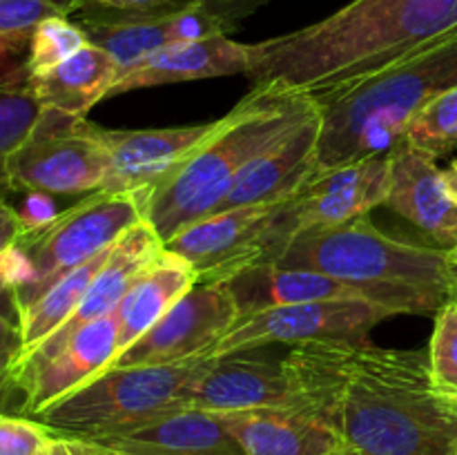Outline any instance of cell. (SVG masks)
Instances as JSON below:
<instances>
[{
    "label": "cell",
    "instance_id": "ba28073f",
    "mask_svg": "<svg viewBox=\"0 0 457 455\" xmlns=\"http://www.w3.org/2000/svg\"><path fill=\"white\" fill-rule=\"evenodd\" d=\"M230 285L241 315L270 306L303 302H370L395 310L397 315H427L437 312L446 294L413 285L361 284L312 270H293L275 263H257L226 281Z\"/></svg>",
    "mask_w": 457,
    "mask_h": 455
},
{
    "label": "cell",
    "instance_id": "d6986e66",
    "mask_svg": "<svg viewBox=\"0 0 457 455\" xmlns=\"http://www.w3.org/2000/svg\"><path fill=\"white\" fill-rule=\"evenodd\" d=\"M317 138L320 112L257 156L239 174L214 212L245 205H277L293 199L317 172Z\"/></svg>",
    "mask_w": 457,
    "mask_h": 455
},
{
    "label": "cell",
    "instance_id": "1f68e13d",
    "mask_svg": "<svg viewBox=\"0 0 457 455\" xmlns=\"http://www.w3.org/2000/svg\"><path fill=\"white\" fill-rule=\"evenodd\" d=\"M192 0H67V16L79 22H119L186 7Z\"/></svg>",
    "mask_w": 457,
    "mask_h": 455
},
{
    "label": "cell",
    "instance_id": "277c9868",
    "mask_svg": "<svg viewBox=\"0 0 457 455\" xmlns=\"http://www.w3.org/2000/svg\"><path fill=\"white\" fill-rule=\"evenodd\" d=\"M312 114L317 105L308 94L270 83L254 85L228 112L223 128L150 190L147 219L161 239L168 241L212 214L239 174Z\"/></svg>",
    "mask_w": 457,
    "mask_h": 455
},
{
    "label": "cell",
    "instance_id": "74e56055",
    "mask_svg": "<svg viewBox=\"0 0 457 455\" xmlns=\"http://www.w3.org/2000/svg\"><path fill=\"white\" fill-rule=\"evenodd\" d=\"M87 455H101V453H98L96 446L92 444V442H87Z\"/></svg>",
    "mask_w": 457,
    "mask_h": 455
},
{
    "label": "cell",
    "instance_id": "e575fe53",
    "mask_svg": "<svg viewBox=\"0 0 457 455\" xmlns=\"http://www.w3.org/2000/svg\"><path fill=\"white\" fill-rule=\"evenodd\" d=\"M21 235L22 226L21 219H18L16 208H12V205L0 196V254H3L4 250L12 248V245H16Z\"/></svg>",
    "mask_w": 457,
    "mask_h": 455
},
{
    "label": "cell",
    "instance_id": "30bf717a",
    "mask_svg": "<svg viewBox=\"0 0 457 455\" xmlns=\"http://www.w3.org/2000/svg\"><path fill=\"white\" fill-rule=\"evenodd\" d=\"M391 187V156H370L355 163L315 172L306 186L279 205L268 236L270 263L293 236L315 228H335L353 219L369 217L384 205Z\"/></svg>",
    "mask_w": 457,
    "mask_h": 455
},
{
    "label": "cell",
    "instance_id": "484cf974",
    "mask_svg": "<svg viewBox=\"0 0 457 455\" xmlns=\"http://www.w3.org/2000/svg\"><path fill=\"white\" fill-rule=\"evenodd\" d=\"M110 250H105V252L89 259L83 266L74 268L71 272L62 275L36 302H31L29 306L16 312L18 333H21V352H18V357L34 351L38 343H43L76 310L80 299L85 297L87 288L92 285L96 272L101 270V266L110 257Z\"/></svg>",
    "mask_w": 457,
    "mask_h": 455
},
{
    "label": "cell",
    "instance_id": "83f0119b",
    "mask_svg": "<svg viewBox=\"0 0 457 455\" xmlns=\"http://www.w3.org/2000/svg\"><path fill=\"white\" fill-rule=\"evenodd\" d=\"M404 143L437 161L457 147V87L440 94L411 120Z\"/></svg>",
    "mask_w": 457,
    "mask_h": 455
},
{
    "label": "cell",
    "instance_id": "e0dca14e",
    "mask_svg": "<svg viewBox=\"0 0 457 455\" xmlns=\"http://www.w3.org/2000/svg\"><path fill=\"white\" fill-rule=\"evenodd\" d=\"M250 352L212 357L192 382L187 409L205 413L250 409L299 410L284 364Z\"/></svg>",
    "mask_w": 457,
    "mask_h": 455
},
{
    "label": "cell",
    "instance_id": "5b68a950",
    "mask_svg": "<svg viewBox=\"0 0 457 455\" xmlns=\"http://www.w3.org/2000/svg\"><path fill=\"white\" fill-rule=\"evenodd\" d=\"M270 263L361 284L413 285L449 299H453L457 285L455 250L393 239L378 230L369 217L302 232Z\"/></svg>",
    "mask_w": 457,
    "mask_h": 455
},
{
    "label": "cell",
    "instance_id": "8d00e7d4",
    "mask_svg": "<svg viewBox=\"0 0 457 455\" xmlns=\"http://www.w3.org/2000/svg\"><path fill=\"white\" fill-rule=\"evenodd\" d=\"M12 294H13V288L12 284L7 281V277L3 275V270H0V312H4V308H12Z\"/></svg>",
    "mask_w": 457,
    "mask_h": 455
},
{
    "label": "cell",
    "instance_id": "52a82bcc",
    "mask_svg": "<svg viewBox=\"0 0 457 455\" xmlns=\"http://www.w3.org/2000/svg\"><path fill=\"white\" fill-rule=\"evenodd\" d=\"M150 187L129 192H89L83 201L58 212L52 223L25 232L16 241L31 263V281L13 290V317L29 306L52 284L89 259L110 250L125 232L147 219Z\"/></svg>",
    "mask_w": 457,
    "mask_h": 455
},
{
    "label": "cell",
    "instance_id": "4316f807",
    "mask_svg": "<svg viewBox=\"0 0 457 455\" xmlns=\"http://www.w3.org/2000/svg\"><path fill=\"white\" fill-rule=\"evenodd\" d=\"M45 107L34 96L27 76L0 80V196L12 190V159L34 136Z\"/></svg>",
    "mask_w": 457,
    "mask_h": 455
},
{
    "label": "cell",
    "instance_id": "7402d4cb",
    "mask_svg": "<svg viewBox=\"0 0 457 455\" xmlns=\"http://www.w3.org/2000/svg\"><path fill=\"white\" fill-rule=\"evenodd\" d=\"M250 47L237 43L230 36L195 40V43L168 45L156 49L150 56L141 58L120 71L119 80L112 87L110 96L132 92V89L156 87V85L183 83V80L217 79V76L248 74Z\"/></svg>",
    "mask_w": 457,
    "mask_h": 455
},
{
    "label": "cell",
    "instance_id": "44dd1931",
    "mask_svg": "<svg viewBox=\"0 0 457 455\" xmlns=\"http://www.w3.org/2000/svg\"><path fill=\"white\" fill-rule=\"evenodd\" d=\"M245 455H353L326 422L297 409H250L214 413Z\"/></svg>",
    "mask_w": 457,
    "mask_h": 455
},
{
    "label": "cell",
    "instance_id": "836d02e7",
    "mask_svg": "<svg viewBox=\"0 0 457 455\" xmlns=\"http://www.w3.org/2000/svg\"><path fill=\"white\" fill-rule=\"evenodd\" d=\"M18 352H21L18 321L7 317V312H0V384H4V379H7V373Z\"/></svg>",
    "mask_w": 457,
    "mask_h": 455
},
{
    "label": "cell",
    "instance_id": "4dcf8cb0",
    "mask_svg": "<svg viewBox=\"0 0 457 455\" xmlns=\"http://www.w3.org/2000/svg\"><path fill=\"white\" fill-rule=\"evenodd\" d=\"M433 386L445 400L457 406V302L451 299L436 312L431 346H428Z\"/></svg>",
    "mask_w": 457,
    "mask_h": 455
},
{
    "label": "cell",
    "instance_id": "cb8c5ba5",
    "mask_svg": "<svg viewBox=\"0 0 457 455\" xmlns=\"http://www.w3.org/2000/svg\"><path fill=\"white\" fill-rule=\"evenodd\" d=\"M120 67L110 52L89 43L47 74L31 76L29 87L49 112L85 119L96 103L110 96Z\"/></svg>",
    "mask_w": 457,
    "mask_h": 455
},
{
    "label": "cell",
    "instance_id": "7bdbcfd3",
    "mask_svg": "<svg viewBox=\"0 0 457 455\" xmlns=\"http://www.w3.org/2000/svg\"><path fill=\"white\" fill-rule=\"evenodd\" d=\"M94 446H96V444H94ZM96 449H98V446H96ZM98 453H101V449H98ZM103 455V453H101Z\"/></svg>",
    "mask_w": 457,
    "mask_h": 455
},
{
    "label": "cell",
    "instance_id": "ee69618b",
    "mask_svg": "<svg viewBox=\"0 0 457 455\" xmlns=\"http://www.w3.org/2000/svg\"><path fill=\"white\" fill-rule=\"evenodd\" d=\"M353 455H357V453H353Z\"/></svg>",
    "mask_w": 457,
    "mask_h": 455
},
{
    "label": "cell",
    "instance_id": "4fadbf2b",
    "mask_svg": "<svg viewBox=\"0 0 457 455\" xmlns=\"http://www.w3.org/2000/svg\"><path fill=\"white\" fill-rule=\"evenodd\" d=\"M239 317V306L226 281L196 284L141 339L116 355L105 370L172 364L208 355Z\"/></svg>",
    "mask_w": 457,
    "mask_h": 455
},
{
    "label": "cell",
    "instance_id": "9c48e42d",
    "mask_svg": "<svg viewBox=\"0 0 457 455\" xmlns=\"http://www.w3.org/2000/svg\"><path fill=\"white\" fill-rule=\"evenodd\" d=\"M107 172L110 156L98 141L96 125L49 110L9 168L12 190L49 196L101 190Z\"/></svg>",
    "mask_w": 457,
    "mask_h": 455
},
{
    "label": "cell",
    "instance_id": "ffe728a7",
    "mask_svg": "<svg viewBox=\"0 0 457 455\" xmlns=\"http://www.w3.org/2000/svg\"><path fill=\"white\" fill-rule=\"evenodd\" d=\"M391 187L384 205L431 236L457 250V205L445 187L442 170L427 154L402 143L391 152Z\"/></svg>",
    "mask_w": 457,
    "mask_h": 455
},
{
    "label": "cell",
    "instance_id": "603a6c76",
    "mask_svg": "<svg viewBox=\"0 0 457 455\" xmlns=\"http://www.w3.org/2000/svg\"><path fill=\"white\" fill-rule=\"evenodd\" d=\"M94 444L116 455H245L217 415L196 409L174 410Z\"/></svg>",
    "mask_w": 457,
    "mask_h": 455
},
{
    "label": "cell",
    "instance_id": "7c38bea8",
    "mask_svg": "<svg viewBox=\"0 0 457 455\" xmlns=\"http://www.w3.org/2000/svg\"><path fill=\"white\" fill-rule=\"evenodd\" d=\"M275 0H192L186 7L150 18L119 22H80L89 43L98 45L119 62L120 71L168 45L228 36L245 18Z\"/></svg>",
    "mask_w": 457,
    "mask_h": 455
},
{
    "label": "cell",
    "instance_id": "60d3db41",
    "mask_svg": "<svg viewBox=\"0 0 457 455\" xmlns=\"http://www.w3.org/2000/svg\"><path fill=\"white\" fill-rule=\"evenodd\" d=\"M453 299L457 302V285H455V293H453Z\"/></svg>",
    "mask_w": 457,
    "mask_h": 455
},
{
    "label": "cell",
    "instance_id": "f1b7e54d",
    "mask_svg": "<svg viewBox=\"0 0 457 455\" xmlns=\"http://www.w3.org/2000/svg\"><path fill=\"white\" fill-rule=\"evenodd\" d=\"M87 45L89 38L85 29L79 22L71 21L70 16L47 18L31 34L29 49H27L25 58L27 79L47 74L49 70L65 62L67 58L79 54Z\"/></svg>",
    "mask_w": 457,
    "mask_h": 455
},
{
    "label": "cell",
    "instance_id": "7a4b0ae2",
    "mask_svg": "<svg viewBox=\"0 0 457 455\" xmlns=\"http://www.w3.org/2000/svg\"><path fill=\"white\" fill-rule=\"evenodd\" d=\"M457 31V0H351L330 16L248 45L254 85L315 94L395 65Z\"/></svg>",
    "mask_w": 457,
    "mask_h": 455
},
{
    "label": "cell",
    "instance_id": "ac0fdd59",
    "mask_svg": "<svg viewBox=\"0 0 457 455\" xmlns=\"http://www.w3.org/2000/svg\"><path fill=\"white\" fill-rule=\"evenodd\" d=\"M119 351V315L103 317L80 328L52 360L18 377L12 386L22 393V413L36 418L101 375Z\"/></svg>",
    "mask_w": 457,
    "mask_h": 455
},
{
    "label": "cell",
    "instance_id": "ab89813d",
    "mask_svg": "<svg viewBox=\"0 0 457 455\" xmlns=\"http://www.w3.org/2000/svg\"><path fill=\"white\" fill-rule=\"evenodd\" d=\"M92 444H94V442H92ZM98 449H101V446H98ZM101 453L103 455H116V453H112V451H107V449H101Z\"/></svg>",
    "mask_w": 457,
    "mask_h": 455
},
{
    "label": "cell",
    "instance_id": "f6af8a7d",
    "mask_svg": "<svg viewBox=\"0 0 457 455\" xmlns=\"http://www.w3.org/2000/svg\"><path fill=\"white\" fill-rule=\"evenodd\" d=\"M455 252H457V250H455Z\"/></svg>",
    "mask_w": 457,
    "mask_h": 455
},
{
    "label": "cell",
    "instance_id": "8992f818",
    "mask_svg": "<svg viewBox=\"0 0 457 455\" xmlns=\"http://www.w3.org/2000/svg\"><path fill=\"white\" fill-rule=\"evenodd\" d=\"M212 357L201 355L172 364L128 366L103 370L36 415L56 433L98 442L187 409V393Z\"/></svg>",
    "mask_w": 457,
    "mask_h": 455
},
{
    "label": "cell",
    "instance_id": "d590c367",
    "mask_svg": "<svg viewBox=\"0 0 457 455\" xmlns=\"http://www.w3.org/2000/svg\"><path fill=\"white\" fill-rule=\"evenodd\" d=\"M442 178H445V187L449 192L451 201L457 205V159L446 170H442Z\"/></svg>",
    "mask_w": 457,
    "mask_h": 455
},
{
    "label": "cell",
    "instance_id": "d4e9b609",
    "mask_svg": "<svg viewBox=\"0 0 457 455\" xmlns=\"http://www.w3.org/2000/svg\"><path fill=\"white\" fill-rule=\"evenodd\" d=\"M196 284H199V275L195 266L181 254L163 248V252L134 281L116 310L119 315L116 355L128 351L137 339H141Z\"/></svg>",
    "mask_w": 457,
    "mask_h": 455
},
{
    "label": "cell",
    "instance_id": "5bb4252c",
    "mask_svg": "<svg viewBox=\"0 0 457 455\" xmlns=\"http://www.w3.org/2000/svg\"><path fill=\"white\" fill-rule=\"evenodd\" d=\"M165 241L150 223V219H143L137 226L129 228L123 236L110 250V257L103 263L101 270L94 277L92 285L87 288L85 297L76 306V310L45 339L43 343L34 348L27 355L18 357L9 368L4 382L13 384L22 375L31 373L45 361L52 360L80 328H85L92 321L103 319L119 310L120 302L132 288L134 281L141 277V272L163 252Z\"/></svg>",
    "mask_w": 457,
    "mask_h": 455
},
{
    "label": "cell",
    "instance_id": "9a60e30c",
    "mask_svg": "<svg viewBox=\"0 0 457 455\" xmlns=\"http://www.w3.org/2000/svg\"><path fill=\"white\" fill-rule=\"evenodd\" d=\"M279 205H245L212 212L170 236L165 248L195 266L199 284L230 281L239 272L263 263Z\"/></svg>",
    "mask_w": 457,
    "mask_h": 455
},
{
    "label": "cell",
    "instance_id": "f35d334b",
    "mask_svg": "<svg viewBox=\"0 0 457 455\" xmlns=\"http://www.w3.org/2000/svg\"><path fill=\"white\" fill-rule=\"evenodd\" d=\"M0 58H16V56H12V54H9L7 49H4L3 45H0Z\"/></svg>",
    "mask_w": 457,
    "mask_h": 455
},
{
    "label": "cell",
    "instance_id": "b9f144b4",
    "mask_svg": "<svg viewBox=\"0 0 457 455\" xmlns=\"http://www.w3.org/2000/svg\"><path fill=\"white\" fill-rule=\"evenodd\" d=\"M453 455H457V444H455V449H453Z\"/></svg>",
    "mask_w": 457,
    "mask_h": 455
},
{
    "label": "cell",
    "instance_id": "d6a6232c",
    "mask_svg": "<svg viewBox=\"0 0 457 455\" xmlns=\"http://www.w3.org/2000/svg\"><path fill=\"white\" fill-rule=\"evenodd\" d=\"M18 219H21L22 235L25 232H34L45 228L47 223H52L58 217L56 208H54V201L49 194L43 192H27V196L22 199L21 208L16 210Z\"/></svg>",
    "mask_w": 457,
    "mask_h": 455
},
{
    "label": "cell",
    "instance_id": "2e32d148",
    "mask_svg": "<svg viewBox=\"0 0 457 455\" xmlns=\"http://www.w3.org/2000/svg\"><path fill=\"white\" fill-rule=\"evenodd\" d=\"M223 123L226 116L201 125L159 129H105L96 125L98 141L110 156V172L101 190H152L205 145Z\"/></svg>",
    "mask_w": 457,
    "mask_h": 455
},
{
    "label": "cell",
    "instance_id": "6da1fadb",
    "mask_svg": "<svg viewBox=\"0 0 457 455\" xmlns=\"http://www.w3.org/2000/svg\"><path fill=\"white\" fill-rule=\"evenodd\" d=\"M299 410L357 455H453L457 406L433 386L427 351L360 339L297 343L284 361Z\"/></svg>",
    "mask_w": 457,
    "mask_h": 455
},
{
    "label": "cell",
    "instance_id": "3957f363",
    "mask_svg": "<svg viewBox=\"0 0 457 455\" xmlns=\"http://www.w3.org/2000/svg\"><path fill=\"white\" fill-rule=\"evenodd\" d=\"M457 87V31L395 65L311 96L320 112L317 172L388 156L427 103Z\"/></svg>",
    "mask_w": 457,
    "mask_h": 455
},
{
    "label": "cell",
    "instance_id": "f546056e",
    "mask_svg": "<svg viewBox=\"0 0 457 455\" xmlns=\"http://www.w3.org/2000/svg\"><path fill=\"white\" fill-rule=\"evenodd\" d=\"M52 16H67V0H0V45L21 56L36 27Z\"/></svg>",
    "mask_w": 457,
    "mask_h": 455
},
{
    "label": "cell",
    "instance_id": "8fae6325",
    "mask_svg": "<svg viewBox=\"0 0 457 455\" xmlns=\"http://www.w3.org/2000/svg\"><path fill=\"white\" fill-rule=\"evenodd\" d=\"M397 312L370 302H303L248 312L210 348L208 357L250 352L268 343L360 339Z\"/></svg>",
    "mask_w": 457,
    "mask_h": 455
}]
</instances>
